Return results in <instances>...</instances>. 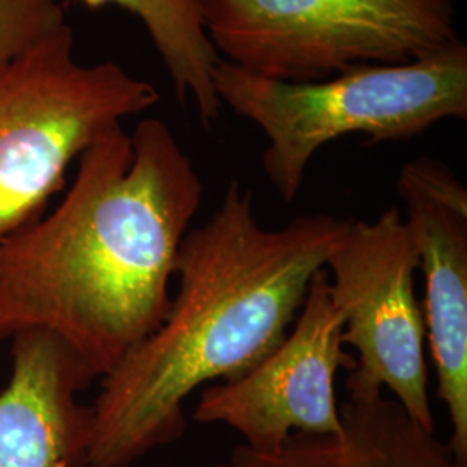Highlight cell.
Instances as JSON below:
<instances>
[{
    "label": "cell",
    "instance_id": "7a4b0ae2",
    "mask_svg": "<svg viewBox=\"0 0 467 467\" xmlns=\"http://www.w3.org/2000/svg\"><path fill=\"white\" fill-rule=\"evenodd\" d=\"M348 223L318 213L267 229L231 181L215 213L185 234L163 322L100 379L88 467H132L179 441L194 393L243 376L283 341Z\"/></svg>",
    "mask_w": 467,
    "mask_h": 467
},
{
    "label": "cell",
    "instance_id": "ba28073f",
    "mask_svg": "<svg viewBox=\"0 0 467 467\" xmlns=\"http://www.w3.org/2000/svg\"><path fill=\"white\" fill-rule=\"evenodd\" d=\"M397 187L424 279L436 397L451 419L447 445L453 461L467 462V189L430 156L405 163Z\"/></svg>",
    "mask_w": 467,
    "mask_h": 467
},
{
    "label": "cell",
    "instance_id": "277c9868",
    "mask_svg": "<svg viewBox=\"0 0 467 467\" xmlns=\"http://www.w3.org/2000/svg\"><path fill=\"white\" fill-rule=\"evenodd\" d=\"M160 102L113 61L82 65L67 23L0 69V244L42 217L69 165L99 135Z\"/></svg>",
    "mask_w": 467,
    "mask_h": 467
},
{
    "label": "cell",
    "instance_id": "5b68a950",
    "mask_svg": "<svg viewBox=\"0 0 467 467\" xmlns=\"http://www.w3.org/2000/svg\"><path fill=\"white\" fill-rule=\"evenodd\" d=\"M220 59L281 82L401 65L459 40L457 0H200Z\"/></svg>",
    "mask_w": 467,
    "mask_h": 467
},
{
    "label": "cell",
    "instance_id": "3957f363",
    "mask_svg": "<svg viewBox=\"0 0 467 467\" xmlns=\"http://www.w3.org/2000/svg\"><path fill=\"white\" fill-rule=\"evenodd\" d=\"M218 100L267 139L262 167L285 202L296 200L314 156L345 135L400 142L467 118V46L401 65H357L314 82H281L218 59Z\"/></svg>",
    "mask_w": 467,
    "mask_h": 467
},
{
    "label": "cell",
    "instance_id": "4fadbf2b",
    "mask_svg": "<svg viewBox=\"0 0 467 467\" xmlns=\"http://www.w3.org/2000/svg\"><path fill=\"white\" fill-rule=\"evenodd\" d=\"M204 467H237L234 466L233 462L229 461V462H217V464H212V466H204Z\"/></svg>",
    "mask_w": 467,
    "mask_h": 467
},
{
    "label": "cell",
    "instance_id": "8fae6325",
    "mask_svg": "<svg viewBox=\"0 0 467 467\" xmlns=\"http://www.w3.org/2000/svg\"><path fill=\"white\" fill-rule=\"evenodd\" d=\"M92 9L117 5L137 17L150 35L173 85L175 98L194 102L201 125L212 129L222 111L213 87L218 54L202 26L200 0H80Z\"/></svg>",
    "mask_w": 467,
    "mask_h": 467
},
{
    "label": "cell",
    "instance_id": "8992f818",
    "mask_svg": "<svg viewBox=\"0 0 467 467\" xmlns=\"http://www.w3.org/2000/svg\"><path fill=\"white\" fill-rule=\"evenodd\" d=\"M329 295L343 317V345L355 350L348 399L386 389L422 428L436 431L418 251L400 208L370 222L350 220L326 260Z\"/></svg>",
    "mask_w": 467,
    "mask_h": 467
},
{
    "label": "cell",
    "instance_id": "52a82bcc",
    "mask_svg": "<svg viewBox=\"0 0 467 467\" xmlns=\"http://www.w3.org/2000/svg\"><path fill=\"white\" fill-rule=\"evenodd\" d=\"M345 348L343 317L322 268L283 341L243 376L198 391L192 419L231 428L243 447L260 453L277 451L295 434L339 433L336 376L355 368Z\"/></svg>",
    "mask_w": 467,
    "mask_h": 467
},
{
    "label": "cell",
    "instance_id": "6da1fadb",
    "mask_svg": "<svg viewBox=\"0 0 467 467\" xmlns=\"http://www.w3.org/2000/svg\"><path fill=\"white\" fill-rule=\"evenodd\" d=\"M77 161L49 215L0 244V341L52 334L102 379L167 316L204 187L160 118L106 130Z\"/></svg>",
    "mask_w": 467,
    "mask_h": 467
},
{
    "label": "cell",
    "instance_id": "5bb4252c",
    "mask_svg": "<svg viewBox=\"0 0 467 467\" xmlns=\"http://www.w3.org/2000/svg\"><path fill=\"white\" fill-rule=\"evenodd\" d=\"M451 467H467V462H459V461H451Z\"/></svg>",
    "mask_w": 467,
    "mask_h": 467
},
{
    "label": "cell",
    "instance_id": "7c38bea8",
    "mask_svg": "<svg viewBox=\"0 0 467 467\" xmlns=\"http://www.w3.org/2000/svg\"><path fill=\"white\" fill-rule=\"evenodd\" d=\"M57 0H0V69L67 26Z\"/></svg>",
    "mask_w": 467,
    "mask_h": 467
},
{
    "label": "cell",
    "instance_id": "9c48e42d",
    "mask_svg": "<svg viewBox=\"0 0 467 467\" xmlns=\"http://www.w3.org/2000/svg\"><path fill=\"white\" fill-rule=\"evenodd\" d=\"M11 378L0 393V467H88L94 383L80 358L52 334L15 336Z\"/></svg>",
    "mask_w": 467,
    "mask_h": 467
},
{
    "label": "cell",
    "instance_id": "30bf717a",
    "mask_svg": "<svg viewBox=\"0 0 467 467\" xmlns=\"http://www.w3.org/2000/svg\"><path fill=\"white\" fill-rule=\"evenodd\" d=\"M339 412V433L295 434L265 453L239 445L231 462L237 467H451L447 441L384 393L347 399Z\"/></svg>",
    "mask_w": 467,
    "mask_h": 467
}]
</instances>
